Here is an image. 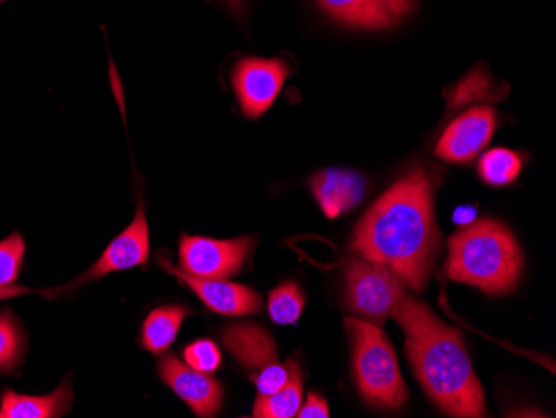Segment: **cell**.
<instances>
[{
  "instance_id": "cell-9",
  "label": "cell",
  "mask_w": 556,
  "mask_h": 418,
  "mask_svg": "<svg viewBox=\"0 0 556 418\" xmlns=\"http://www.w3.org/2000/svg\"><path fill=\"white\" fill-rule=\"evenodd\" d=\"M495 126L492 109H471L446 127L437 145V155L452 164H468L489 145Z\"/></svg>"
},
{
  "instance_id": "cell-11",
  "label": "cell",
  "mask_w": 556,
  "mask_h": 418,
  "mask_svg": "<svg viewBox=\"0 0 556 418\" xmlns=\"http://www.w3.org/2000/svg\"><path fill=\"white\" fill-rule=\"evenodd\" d=\"M149 226H147L143 204L140 202L132 224L109 243L104 254L100 255L99 261L84 274L79 283L90 282L127 268L146 267L149 264Z\"/></svg>"
},
{
  "instance_id": "cell-22",
  "label": "cell",
  "mask_w": 556,
  "mask_h": 418,
  "mask_svg": "<svg viewBox=\"0 0 556 418\" xmlns=\"http://www.w3.org/2000/svg\"><path fill=\"white\" fill-rule=\"evenodd\" d=\"M184 357L189 367L204 373L215 372L222 360L220 351L212 340H197V342L190 343L184 352Z\"/></svg>"
},
{
  "instance_id": "cell-25",
  "label": "cell",
  "mask_w": 556,
  "mask_h": 418,
  "mask_svg": "<svg viewBox=\"0 0 556 418\" xmlns=\"http://www.w3.org/2000/svg\"><path fill=\"white\" fill-rule=\"evenodd\" d=\"M227 2H229L230 8H232V11L236 12V14H239V12L242 11L243 0H227Z\"/></svg>"
},
{
  "instance_id": "cell-12",
  "label": "cell",
  "mask_w": 556,
  "mask_h": 418,
  "mask_svg": "<svg viewBox=\"0 0 556 418\" xmlns=\"http://www.w3.org/2000/svg\"><path fill=\"white\" fill-rule=\"evenodd\" d=\"M318 4L345 26L380 30L399 26L417 0H318Z\"/></svg>"
},
{
  "instance_id": "cell-23",
  "label": "cell",
  "mask_w": 556,
  "mask_h": 418,
  "mask_svg": "<svg viewBox=\"0 0 556 418\" xmlns=\"http://www.w3.org/2000/svg\"><path fill=\"white\" fill-rule=\"evenodd\" d=\"M330 415L328 411L327 402L318 397L317 393H311L307 398V404L300 407L296 417L300 418H327Z\"/></svg>"
},
{
  "instance_id": "cell-4",
  "label": "cell",
  "mask_w": 556,
  "mask_h": 418,
  "mask_svg": "<svg viewBox=\"0 0 556 418\" xmlns=\"http://www.w3.org/2000/svg\"><path fill=\"white\" fill-rule=\"evenodd\" d=\"M358 392L368 405L395 410L407 402L396 355L382 330L362 318H346Z\"/></svg>"
},
{
  "instance_id": "cell-18",
  "label": "cell",
  "mask_w": 556,
  "mask_h": 418,
  "mask_svg": "<svg viewBox=\"0 0 556 418\" xmlns=\"http://www.w3.org/2000/svg\"><path fill=\"white\" fill-rule=\"evenodd\" d=\"M521 167L523 162L520 155L502 147L485 152L478 162L480 177L492 187L510 186L520 176Z\"/></svg>"
},
{
  "instance_id": "cell-17",
  "label": "cell",
  "mask_w": 556,
  "mask_h": 418,
  "mask_svg": "<svg viewBox=\"0 0 556 418\" xmlns=\"http://www.w3.org/2000/svg\"><path fill=\"white\" fill-rule=\"evenodd\" d=\"M190 314L189 308L180 305L155 308L146 318L142 329V345L152 354L161 355L167 352L179 333L184 318Z\"/></svg>"
},
{
  "instance_id": "cell-21",
  "label": "cell",
  "mask_w": 556,
  "mask_h": 418,
  "mask_svg": "<svg viewBox=\"0 0 556 418\" xmlns=\"http://www.w3.org/2000/svg\"><path fill=\"white\" fill-rule=\"evenodd\" d=\"M25 243L18 233L0 242V292L17 280L24 264Z\"/></svg>"
},
{
  "instance_id": "cell-2",
  "label": "cell",
  "mask_w": 556,
  "mask_h": 418,
  "mask_svg": "<svg viewBox=\"0 0 556 418\" xmlns=\"http://www.w3.org/2000/svg\"><path fill=\"white\" fill-rule=\"evenodd\" d=\"M392 317L405 332L408 360L433 404L450 417H483L485 395L460 332L407 293Z\"/></svg>"
},
{
  "instance_id": "cell-3",
  "label": "cell",
  "mask_w": 556,
  "mask_h": 418,
  "mask_svg": "<svg viewBox=\"0 0 556 418\" xmlns=\"http://www.w3.org/2000/svg\"><path fill=\"white\" fill-rule=\"evenodd\" d=\"M446 273L455 282L478 287L490 295L510 292L520 279L517 240L503 224L483 218L450 239Z\"/></svg>"
},
{
  "instance_id": "cell-8",
  "label": "cell",
  "mask_w": 556,
  "mask_h": 418,
  "mask_svg": "<svg viewBox=\"0 0 556 418\" xmlns=\"http://www.w3.org/2000/svg\"><path fill=\"white\" fill-rule=\"evenodd\" d=\"M289 76L290 65L282 59H240L233 67L232 84L243 115L249 118L264 115Z\"/></svg>"
},
{
  "instance_id": "cell-20",
  "label": "cell",
  "mask_w": 556,
  "mask_h": 418,
  "mask_svg": "<svg viewBox=\"0 0 556 418\" xmlns=\"http://www.w3.org/2000/svg\"><path fill=\"white\" fill-rule=\"evenodd\" d=\"M305 295L296 283L287 282L278 286L268 297V314L280 326L295 324L302 315Z\"/></svg>"
},
{
  "instance_id": "cell-24",
  "label": "cell",
  "mask_w": 556,
  "mask_h": 418,
  "mask_svg": "<svg viewBox=\"0 0 556 418\" xmlns=\"http://www.w3.org/2000/svg\"><path fill=\"white\" fill-rule=\"evenodd\" d=\"M475 215L477 212L471 207H460L455 211V215H453V220L458 224V226L465 227L470 226L475 220Z\"/></svg>"
},
{
  "instance_id": "cell-13",
  "label": "cell",
  "mask_w": 556,
  "mask_h": 418,
  "mask_svg": "<svg viewBox=\"0 0 556 418\" xmlns=\"http://www.w3.org/2000/svg\"><path fill=\"white\" fill-rule=\"evenodd\" d=\"M159 262L165 265L168 273L179 277L180 282L190 287L197 293V297L204 302L215 314L239 317V315L258 314L261 312V295L249 287L222 282V280L197 279V277L182 273L179 268L172 267L164 258L162 261L159 258Z\"/></svg>"
},
{
  "instance_id": "cell-19",
  "label": "cell",
  "mask_w": 556,
  "mask_h": 418,
  "mask_svg": "<svg viewBox=\"0 0 556 418\" xmlns=\"http://www.w3.org/2000/svg\"><path fill=\"white\" fill-rule=\"evenodd\" d=\"M25 337L11 311L0 314V376H9L21 364Z\"/></svg>"
},
{
  "instance_id": "cell-16",
  "label": "cell",
  "mask_w": 556,
  "mask_h": 418,
  "mask_svg": "<svg viewBox=\"0 0 556 418\" xmlns=\"http://www.w3.org/2000/svg\"><path fill=\"white\" fill-rule=\"evenodd\" d=\"M287 367H289V380L286 385L270 395H258L254 417L290 418L299 414L303 395L302 370L293 358H290Z\"/></svg>"
},
{
  "instance_id": "cell-5",
  "label": "cell",
  "mask_w": 556,
  "mask_h": 418,
  "mask_svg": "<svg viewBox=\"0 0 556 418\" xmlns=\"http://www.w3.org/2000/svg\"><path fill=\"white\" fill-rule=\"evenodd\" d=\"M346 305L362 320L382 326L405 295L399 276L374 262L352 258L345 267Z\"/></svg>"
},
{
  "instance_id": "cell-6",
  "label": "cell",
  "mask_w": 556,
  "mask_h": 418,
  "mask_svg": "<svg viewBox=\"0 0 556 418\" xmlns=\"http://www.w3.org/2000/svg\"><path fill=\"white\" fill-rule=\"evenodd\" d=\"M225 347L245 368L258 395H270L286 385L289 367L280 364L270 333L254 324H236L224 330Z\"/></svg>"
},
{
  "instance_id": "cell-7",
  "label": "cell",
  "mask_w": 556,
  "mask_h": 418,
  "mask_svg": "<svg viewBox=\"0 0 556 418\" xmlns=\"http://www.w3.org/2000/svg\"><path fill=\"white\" fill-rule=\"evenodd\" d=\"M254 239L215 240L187 237L180 240V270L205 280H224L242 270Z\"/></svg>"
},
{
  "instance_id": "cell-26",
  "label": "cell",
  "mask_w": 556,
  "mask_h": 418,
  "mask_svg": "<svg viewBox=\"0 0 556 418\" xmlns=\"http://www.w3.org/2000/svg\"><path fill=\"white\" fill-rule=\"evenodd\" d=\"M0 2H4V0H0Z\"/></svg>"
},
{
  "instance_id": "cell-10",
  "label": "cell",
  "mask_w": 556,
  "mask_h": 418,
  "mask_svg": "<svg viewBox=\"0 0 556 418\" xmlns=\"http://www.w3.org/2000/svg\"><path fill=\"white\" fill-rule=\"evenodd\" d=\"M162 382L170 387L197 417H214L224 402V390L207 373L180 362L174 355H165L159 362Z\"/></svg>"
},
{
  "instance_id": "cell-1",
  "label": "cell",
  "mask_w": 556,
  "mask_h": 418,
  "mask_svg": "<svg viewBox=\"0 0 556 418\" xmlns=\"http://www.w3.org/2000/svg\"><path fill=\"white\" fill-rule=\"evenodd\" d=\"M432 182L424 168L390 187L353 233V252L382 265L415 290L427 287L439 252Z\"/></svg>"
},
{
  "instance_id": "cell-15",
  "label": "cell",
  "mask_w": 556,
  "mask_h": 418,
  "mask_svg": "<svg viewBox=\"0 0 556 418\" xmlns=\"http://www.w3.org/2000/svg\"><path fill=\"white\" fill-rule=\"evenodd\" d=\"M71 383L64 382L46 397L18 395L5 390L0 398V418H54L71 410Z\"/></svg>"
},
{
  "instance_id": "cell-14",
  "label": "cell",
  "mask_w": 556,
  "mask_h": 418,
  "mask_svg": "<svg viewBox=\"0 0 556 418\" xmlns=\"http://www.w3.org/2000/svg\"><path fill=\"white\" fill-rule=\"evenodd\" d=\"M312 190L324 214L337 218L364 199L365 182L353 172L330 168L318 172L312 179Z\"/></svg>"
}]
</instances>
